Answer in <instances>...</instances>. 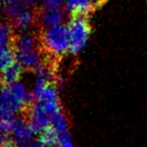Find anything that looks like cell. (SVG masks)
Masks as SVG:
<instances>
[{"label": "cell", "mask_w": 147, "mask_h": 147, "mask_svg": "<svg viewBox=\"0 0 147 147\" xmlns=\"http://www.w3.org/2000/svg\"><path fill=\"white\" fill-rule=\"evenodd\" d=\"M29 6H26L24 4L19 3V2H9L4 5V12H5L6 16L12 20L17 15L20 14L22 11H24L25 9H27Z\"/></svg>", "instance_id": "cell-13"}, {"label": "cell", "mask_w": 147, "mask_h": 147, "mask_svg": "<svg viewBox=\"0 0 147 147\" xmlns=\"http://www.w3.org/2000/svg\"><path fill=\"white\" fill-rule=\"evenodd\" d=\"M24 68L22 65L16 61L7 68L2 70V85L3 86H9L13 83L17 82L20 79L22 74Z\"/></svg>", "instance_id": "cell-10"}, {"label": "cell", "mask_w": 147, "mask_h": 147, "mask_svg": "<svg viewBox=\"0 0 147 147\" xmlns=\"http://www.w3.org/2000/svg\"><path fill=\"white\" fill-rule=\"evenodd\" d=\"M39 140L47 147H59V133L52 127H49L40 134Z\"/></svg>", "instance_id": "cell-12"}, {"label": "cell", "mask_w": 147, "mask_h": 147, "mask_svg": "<svg viewBox=\"0 0 147 147\" xmlns=\"http://www.w3.org/2000/svg\"><path fill=\"white\" fill-rule=\"evenodd\" d=\"M37 21V10L31 9L30 7L10 20L11 25L18 30H26Z\"/></svg>", "instance_id": "cell-9"}, {"label": "cell", "mask_w": 147, "mask_h": 147, "mask_svg": "<svg viewBox=\"0 0 147 147\" xmlns=\"http://www.w3.org/2000/svg\"><path fill=\"white\" fill-rule=\"evenodd\" d=\"M29 147H47L43 142H42L39 139L38 140H36V141H32L31 142V144L29 145Z\"/></svg>", "instance_id": "cell-17"}, {"label": "cell", "mask_w": 147, "mask_h": 147, "mask_svg": "<svg viewBox=\"0 0 147 147\" xmlns=\"http://www.w3.org/2000/svg\"><path fill=\"white\" fill-rule=\"evenodd\" d=\"M16 61L26 70L34 71L43 61L41 52L37 49L26 52H16Z\"/></svg>", "instance_id": "cell-8"}, {"label": "cell", "mask_w": 147, "mask_h": 147, "mask_svg": "<svg viewBox=\"0 0 147 147\" xmlns=\"http://www.w3.org/2000/svg\"><path fill=\"white\" fill-rule=\"evenodd\" d=\"M59 147H75L73 144L71 135L68 131L59 134Z\"/></svg>", "instance_id": "cell-14"}, {"label": "cell", "mask_w": 147, "mask_h": 147, "mask_svg": "<svg viewBox=\"0 0 147 147\" xmlns=\"http://www.w3.org/2000/svg\"><path fill=\"white\" fill-rule=\"evenodd\" d=\"M36 102L49 115H51L61 108L57 90L53 84L49 85L42 90L41 93L37 96Z\"/></svg>", "instance_id": "cell-4"}, {"label": "cell", "mask_w": 147, "mask_h": 147, "mask_svg": "<svg viewBox=\"0 0 147 147\" xmlns=\"http://www.w3.org/2000/svg\"><path fill=\"white\" fill-rule=\"evenodd\" d=\"M34 134L36 133L30 127L28 122L24 115L21 117L15 118V122L10 135L17 144L31 142L33 141Z\"/></svg>", "instance_id": "cell-5"}, {"label": "cell", "mask_w": 147, "mask_h": 147, "mask_svg": "<svg viewBox=\"0 0 147 147\" xmlns=\"http://www.w3.org/2000/svg\"><path fill=\"white\" fill-rule=\"evenodd\" d=\"M39 37L33 33H22L18 34L14 38V49L16 52H26L37 49V43Z\"/></svg>", "instance_id": "cell-7"}, {"label": "cell", "mask_w": 147, "mask_h": 147, "mask_svg": "<svg viewBox=\"0 0 147 147\" xmlns=\"http://www.w3.org/2000/svg\"><path fill=\"white\" fill-rule=\"evenodd\" d=\"M49 122L50 127H52L59 134L68 131V120L61 108L58 111L54 112L51 115H49Z\"/></svg>", "instance_id": "cell-11"}, {"label": "cell", "mask_w": 147, "mask_h": 147, "mask_svg": "<svg viewBox=\"0 0 147 147\" xmlns=\"http://www.w3.org/2000/svg\"><path fill=\"white\" fill-rule=\"evenodd\" d=\"M68 27L70 34V51L73 54H77L86 47L91 32L88 16H72Z\"/></svg>", "instance_id": "cell-2"}, {"label": "cell", "mask_w": 147, "mask_h": 147, "mask_svg": "<svg viewBox=\"0 0 147 147\" xmlns=\"http://www.w3.org/2000/svg\"><path fill=\"white\" fill-rule=\"evenodd\" d=\"M63 12L60 9H41L37 12V20L42 29L49 28L61 24L63 21Z\"/></svg>", "instance_id": "cell-6"}, {"label": "cell", "mask_w": 147, "mask_h": 147, "mask_svg": "<svg viewBox=\"0 0 147 147\" xmlns=\"http://www.w3.org/2000/svg\"><path fill=\"white\" fill-rule=\"evenodd\" d=\"M65 0H43L44 9H60Z\"/></svg>", "instance_id": "cell-15"}, {"label": "cell", "mask_w": 147, "mask_h": 147, "mask_svg": "<svg viewBox=\"0 0 147 147\" xmlns=\"http://www.w3.org/2000/svg\"><path fill=\"white\" fill-rule=\"evenodd\" d=\"M105 0H65L66 10L72 16H88Z\"/></svg>", "instance_id": "cell-3"}, {"label": "cell", "mask_w": 147, "mask_h": 147, "mask_svg": "<svg viewBox=\"0 0 147 147\" xmlns=\"http://www.w3.org/2000/svg\"><path fill=\"white\" fill-rule=\"evenodd\" d=\"M39 44L42 53H46L47 57L53 61L59 60L70 50L69 27L59 24L42 29L39 34Z\"/></svg>", "instance_id": "cell-1"}, {"label": "cell", "mask_w": 147, "mask_h": 147, "mask_svg": "<svg viewBox=\"0 0 147 147\" xmlns=\"http://www.w3.org/2000/svg\"><path fill=\"white\" fill-rule=\"evenodd\" d=\"M12 1H14V2H19V3L24 4V5H26V6L31 7L34 2H36V0H2L3 5H5V4L9 3V2H12Z\"/></svg>", "instance_id": "cell-16"}]
</instances>
